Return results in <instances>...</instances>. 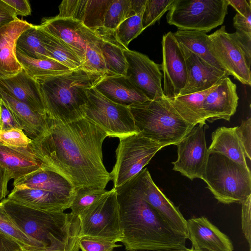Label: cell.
Listing matches in <instances>:
<instances>
[{"instance_id": "cell-25", "label": "cell", "mask_w": 251, "mask_h": 251, "mask_svg": "<svg viewBox=\"0 0 251 251\" xmlns=\"http://www.w3.org/2000/svg\"><path fill=\"white\" fill-rule=\"evenodd\" d=\"M0 164L10 174L13 182L45 168L30 145L13 148L0 145Z\"/></svg>"}, {"instance_id": "cell-40", "label": "cell", "mask_w": 251, "mask_h": 251, "mask_svg": "<svg viewBox=\"0 0 251 251\" xmlns=\"http://www.w3.org/2000/svg\"><path fill=\"white\" fill-rule=\"evenodd\" d=\"M174 0H146L142 18L143 30L158 21L169 11Z\"/></svg>"}, {"instance_id": "cell-53", "label": "cell", "mask_w": 251, "mask_h": 251, "mask_svg": "<svg viewBox=\"0 0 251 251\" xmlns=\"http://www.w3.org/2000/svg\"><path fill=\"white\" fill-rule=\"evenodd\" d=\"M21 251H80L79 246L66 250H49L43 247L28 246L20 248Z\"/></svg>"}, {"instance_id": "cell-16", "label": "cell", "mask_w": 251, "mask_h": 251, "mask_svg": "<svg viewBox=\"0 0 251 251\" xmlns=\"http://www.w3.org/2000/svg\"><path fill=\"white\" fill-rule=\"evenodd\" d=\"M38 26L63 42L77 54L83 63L87 45L100 36L97 32L88 28L81 22L70 18L56 16L45 19Z\"/></svg>"}, {"instance_id": "cell-19", "label": "cell", "mask_w": 251, "mask_h": 251, "mask_svg": "<svg viewBox=\"0 0 251 251\" xmlns=\"http://www.w3.org/2000/svg\"><path fill=\"white\" fill-rule=\"evenodd\" d=\"M239 97L236 85L227 77L206 96L203 108L206 121L210 123L219 119L229 121L236 111Z\"/></svg>"}, {"instance_id": "cell-17", "label": "cell", "mask_w": 251, "mask_h": 251, "mask_svg": "<svg viewBox=\"0 0 251 251\" xmlns=\"http://www.w3.org/2000/svg\"><path fill=\"white\" fill-rule=\"evenodd\" d=\"M186 65L187 79L179 96L208 90L228 77V73L208 64L179 43Z\"/></svg>"}, {"instance_id": "cell-50", "label": "cell", "mask_w": 251, "mask_h": 251, "mask_svg": "<svg viewBox=\"0 0 251 251\" xmlns=\"http://www.w3.org/2000/svg\"><path fill=\"white\" fill-rule=\"evenodd\" d=\"M11 179L10 174L0 164V200L5 199L8 195V184Z\"/></svg>"}, {"instance_id": "cell-45", "label": "cell", "mask_w": 251, "mask_h": 251, "mask_svg": "<svg viewBox=\"0 0 251 251\" xmlns=\"http://www.w3.org/2000/svg\"><path fill=\"white\" fill-rule=\"evenodd\" d=\"M233 20L236 32L251 35V9L243 14L237 13Z\"/></svg>"}, {"instance_id": "cell-32", "label": "cell", "mask_w": 251, "mask_h": 251, "mask_svg": "<svg viewBox=\"0 0 251 251\" xmlns=\"http://www.w3.org/2000/svg\"><path fill=\"white\" fill-rule=\"evenodd\" d=\"M43 45L50 59L56 61L71 70L81 68L83 62L66 44L40 28Z\"/></svg>"}, {"instance_id": "cell-41", "label": "cell", "mask_w": 251, "mask_h": 251, "mask_svg": "<svg viewBox=\"0 0 251 251\" xmlns=\"http://www.w3.org/2000/svg\"><path fill=\"white\" fill-rule=\"evenodd\" d=\"M30 139L18 128L0 130V145L13 148H26L31 143Z\"/></svg>"}, {"instance_id": "cell-49", "label": "cell", "mask_w": 251, "mask_h": 251, "mask_svg": "<svg viewBox=\"0 0 251 251\" xmlns=\"http://www.w3.org/2000/svg\"><path fill=\"white\" fill-rule=\"evenodd\" d=\"M18 19L13 9L3 0H0V28Z\"/></svg>"}, {"instance_id": "cell-55", "label": "cell", "mask_w": 251, "mask_h": 251, "mask_svg": "<svg viewBox=\"0 0 251 251\" xmlns=\"http://www.w3.org/2000/svg\"><path fill=\"white\" fill-rule=\"evenodd\" d=\"M1 105H2V100L0 98V110H1Z\"/></svg>"}, {"instance_id": "cell-28", "label": "cell", "mask_w": 251, "mask_h": 251, "mask_svg": "<svg viewBox=\"0 0 251 251\" xmlns=\"http://www.w3.org/2000/svg\"><path fill=\"white\" fill-rule=\"evenodd\" d=\"M212 142L208 149L210 152L224 155L231 160L249 168L242 143L236 133V126L218 127L211 134Z\"/></svg>"}, {"instance_id": "cell-57", "label": "cell", "mask_w": 251, "mask_h": 251, "mask_svg": "<svg viewBox=\"0 0 251 251\" xmlns=\"http://www.w3.org/2000/svg\"><path fill=\"white\" fill-rule=\"evenodd\" d=\"M19 251H21L20 250Z\"/></svg>"}, {"instance_id": "cell-2", "label": "cell", "mask_w": 251, "mask_h": 251, "mask_svg": "<svg viewBox=\"0 0 251 251\" xmlns=\"http://www.w3.org/2000/svg\"><path fill=\"white\" fill-rule=\"evenodd\" d=\"M114 189L123 234L121 242L126 251L187 249V238L168 225L133 188L129 181Z\"/></svg>"}, {"instance_id": "cell-42", "label": "cell", "mask_w": 251, "mask_h": 251, "mask_svg": "<svg viewBox=\"0 0 251 251\" xmlns=\"http://www.w3.org/2000/svg\"><path fill=\"white\" fill-rule=\"evenodd\" d=\"M78 246L81 251H113L121 246L112 241L88 236H80Z\"/></svg>"}, {"instance_id": "cell-10", "label": "cell", "mask_w": 251, "mask_h": 251, "mask_svg": "<svg viewBox=\"0 0 251 251\" xmlns=\"http://www.w3.org/2000/svg\"><path fill=\"white\" fill-rule=\"evenodd\" d=\"M80 236L121 242L123 237L117 193L112 188L79 215Z\"/></svg>"}, {"instance_id": "cell-33", "label": "cell", "mask_w": 251, "mask_h": 251, "mask_svg": "<svg viewBox=\"0 0 251 251\" xmlns=\"http://www.w3.org/2000/svg\"><path fill=\"white\" fill-rule=\"evenodd\" d=\"M16 54L17 59L22 69L28 75L35 79L58 75L71 70L56 61L30 57L17 49Z\"/></svg>"}, {"instance_id": "cell-54", "label": "cell", "mask_w": 251, "mask_h": 251, "mask_svg": "<svg viewBox=\"0 0 251 251\" xmlns=\"http://www.w3.org/2000/svg\"><path fill=\"white\" fill-rule=\"evenodd\" d=\"M201 251L196 250H195V249H193L192 248H191V249L187 248L185 250H172V251Z\"/></svg>"}, {"instance_id": "cell-3", "label": "cell", "mask_w": 251, "mask_h": 251, "mask_svg": "<svg viewBox=\"0 0 251 251\" xmlns=\"http://www.w3.org/2000/svg\"><path fill=\"white\" fill-rule=\"evenodd\" d=\"M12 220L26 235L50 250H66L78 245L79 218L71 213L39 210L1 201Z\"/></svg>"}, {"instance_id": "cell-4", "label": "cell", "mask_w": 251, "mask_h": 251, "mask_svg": "<svg viewBox=\"0 0 251 251\" xmlns=\"http://www.w3.org/2000/svg\"><path fill=\"white\" fill-rule=\"evenodd\" d=\"M103 76L80 68L39 78L38 83L47 116L62 123L83 117L87 91Z\"/></svg>"}, {"instance_id": "cell-30", "label": "cell", "mask_w": 251, "mask_h": 251, "mask_svg": "<svg viewBox=\"0 0 251 251\" xmlns=\"http://www.w3.org/2000/svg\"><path fill=\"white\" fill-rule=\"evenodd\" d=\"M215 86L202 92L178 96L168 99L186 122L195 126L198 124L205 125L206 118L203 108V101L207 94Z\"/></svg>"}, {"instance_id": "cell-39", "label": "cell", "mask_w": 251, "mask_h": 251, "mask_svg": "<svg viewBox=\"0 0 251 251\" xmlns=\"http://www.w3.org/2000/svg\"><path fill=\"white\" fill-rule=\"evenodd\" d=\"M108 191L105 189L81 187L75 189V194L70 207L71 213L79 215L86 209L100 199Z\"/></svg>"}, {"instance_id": "cell-27", "label": "cell", "mask_w": 251, "mask_h": 251, "mask_svg": "<svg viewBox=\"0 0 251 251\" xmlns=\"http://www.w3.org/2000/svg\"><path fill=\"white\" fill-rule=\"evenodd\" d=\"M0 98L20 128L30 139H34L43 130L46 125V114H41L34 111L0 89Z\"/></svg>"}, {"instance_id": "cell-9", "label": "cell", "mask_w": 251, "mask_h": 251, "mask_svg": "<svg viewBox=\"0 0 251 251\" xmlns=\"http://www.w3.org/2000/svg\"><path fill=\"white\" fill-rule=\"evenodd\" d=\"M83 117L104 130L109 137L119 139L138 133L129 107L116 103L94 87L87 91Z\"/></svg>"}, {"instance_id": "cell-7", "label": "cell", "mask_w": 251, "mask_h": 251, "mask_svg": "<svg viewBox=\"0 0 251 251\" xmlns=\"http://www.w3.org/2000/svg\"><path fill=\"white\" fill-rule=\"evenodd\" d=\"M227 0H174L166 19L178 29L210 32L223 24Z\"/></svg>"}, {"instance_id": "cell-48", "label": "cell", "mask_w": 251, "mask_h": 251, "mask_svg": "<svg viewBox=\"0 0 251 251\" xmlns=\"http://www.w3.org/2000/svg\"><path fill=\"white\" fill-rule=\"evenodd\" d=\"M14 11L16 15L22 16L30 15L31 13L29 2L26 0H3Z\"/></svg>"}, {"instance_id": "cell-56", "label": "cell", "mask_w": 251, "mask_h": 251, "mask_svg": "<svg viewBox=\"0 0 251 251\" xmlns=\"http://www.w3.org/2000/svg\"><path fill=\"white\" fill-rule=\"evenodd\" d=\"M5 77L0 72V78Z\"/></svg>"}, {"instance_id": "cell-22", "label": "cell", "mask_w": 251, "mask_h": 251, "mask_svg": "<svg viewBox=\"0 0 251 251\" xmlns=\"http://www.w3.org/2000/svg\"><path fill=\"white\" fill-rule=\"evenodd\" d=\"M0 89L34 111L46 114L38 83L23 69L14 75L0 78Z\"/></svg>"}, {"instance_id": "cell-13", "label": "cell", "mask_w": 251, "mask_h": 251, "mask_svg": "<svg viewBox=\"0 0 251 251\" xmlns=\"http://www.w3.org/2000/svg\"><path fill=\"white\" fill-rule=\"evenodd\" d=\"M133 188L173 229L188 239L187 220L155 184L147 168L129 180Z\"/></svg>"}, {"instance_id": "cell-1", "label": "cell", "mask_w": 251, "mask_h": 251, "mask_svg": "<svg viewBox=\"0 0 251 251\" xmlns=\"http://www.w3.org/2000/svg\"><path fill=\"white\" fill-rule=\"evenodd\" d=\"M107 136L84 117L62 123L47 116L44 129L30 146L45 169L63 176L75 189H105L111 180L102 152Z\"/></svg>"}, {"instance_id": "cell-34", "label": "cell", "mask_w": 251, "mask_h": 251, "mask_svg": "<svg viewBox=\"0 0 251 251\" xmlns=\"http://www.w3.org/2000/svg\"><path fill=\"white\" fill-rule=\"evenodd\" d=\"M101 38L102 40L101 48L107 76L126 75L127 63L123 51L125 48L114 40Z\"/></svg>"}, {"instance_id": "cell-6", "label": "cell", "mask_w": 251, "mask_h": 251, "mask_svg": "<svg viewBox=\"0 0 251 251\" xmlns=\"http://www.w3.org/2000/svg\"><path fill=\"white\" fill-rule=\"evenodd\" d=\"M203 180L215 198L224 204H241L251 195L250 168L219 153H209Z\"/></svg>"}, {"instance_id": "cell-35", "label": "cell", "mask_w": 251, "mask_h": 251, "mask_svg": "<svg viewBox=\"0 0 251 251\" xmlns=\"http://www.w3.org/2000/svg\"><path fill=\"white\" fill-rule=\"evenodd\" d=\"M16 49L30 57L51 59L42 42L38 25H33L19 36L16 43Z\"/></svg>"}, {"instance_id": "cell-12", "label": "cell", "mask_w": 251, "mask_h": 251, "mask_svg": "<svg viewBox=\"0 0 251 251\" xmlns=\"http://www.w3.org/2000/svg\"><path fill=\"white\" fill-rule=\"evenodd\" d=\"M205 125L198 124L176 146L177 159L173 170L191 180H203L209 152L206 145Z\"/></svg>"}, {"instance_id": "cell-14", "label": "cell", "mask_w": 251, "mask_h": 251, "mask_svg": "<svg viewBox=\"0 0 251 251\" xmlns=\"http://www.w3.org/2000/svg\"><path fill=\"white\" fill-rule=\"evenodd\" d=\"M127 67L126 75L131 82L149 100L165 97L160 65L141 53L124 49Z\"/></svg>"}, {"instance_id": "cell-20", "label": "cell", "mask_w": 251, "mask_h": 251, "mask_svg": "<svg viewBox=\"0 0 251 251\" xmlns=\"http://www.w3.org/2000/svg\"><path fill=\"white\" fill-rule=\"evenodd\" d=\"M112 0H64L59 6V17L76 20L91 30L100 32L106 11Z\"/></svg>"}, {"instance_id": "cell-43", "label": "cell", "mask_w": 251, "mask_h": 251, "mask_svg": "<svg viewBox=\"0 0 251 251\" xmlns=\"http://www.w3.org/2000/svg\"><path fill=\"white\" fill-rule=\"evenodd\" d=\"M236 133L243 147L246 157L251 160V119L243 120L240 126H236Z\"/></svg>"}, {"instance_id": "cell-44", "label": "cell", "mask_w": 251, "mask_h": 251, "mask_svg": "<svg viewBox=\"0 0 251 251\" xmlns=\"http://www.w3.org/2000/svg\"><path fill=\"white\" fill-rule=\"evenodd\" d=\"M241 226L242 232L249 245L250 251L251 248V195L249 196L242 203Z\"/></svg>"}, {"instance_id": "cell-46", "label": "cell", "mask_w": 251, "mask_h": 251, "mask_svg": "<svg viewBox=\"0 0 251 251\" xmlns=\"http://www.w3.org/2000/svg\"><path fill=\"white\" fill-rule=\"evenodd\" d=\"M14 128H21L10 111L4 105L2 101L0 113V130Z\"/></svg>"}, {"instance_id": "cell-29", "label": "cell", "mask_w": 251, "mask_h": 251, "mask_svg": "<svg viewBox=\"0 0 251 251\" xmlns=\"http://www.w3.org/2000/svg\"><path fill=\"white\" fill-rule=\"evenodd\" d=\"M146 0H112L104 18L101 37L114 39L113 33L126 19L143 10Z\"/></svg>"}, {"instance_id": "cell-51", "label": "cell", "mask_w": 251, "mask_h": 251, "mask_svg": "<svg viewBox=\"0 0 251 251\" xmlns=\"http://www.w3.org/2000/svg\"><path fill=\"white\" fill-rule=\"evenodd\" d=\"M227 2L239 14H244L251 9V0H227Z\"/></svg>"}, {"instance_id": "cell-31", "label": "cell", "mask_w": 251, "mask_h": 251, "mask_svg": "<svg viewBox=\"0 0 251 251\" xmlns=\"http://www.w3.org/2000/svg\"><path fill=\"white\" fill-rule=\"evenodd\" d=\"M173 34L178 43L205 62L219 70L226 72L212 53L208 45V35L206 33L177 29Z\"/></svg>"}, {"instance_id": "cell-23", "label": "cell", "mask_w": 251, "mask_h": 251, "mask_svg": "<svg viewBox=\"0 0 251 251\" xmlns=\"http://www.w3.org/2000/svg\"><path fill=\"white\" fill-rule=\"evenodd\" d=\"M33 25L19 19L0 28V72L4 76L14 75L23 69L16 57L19 36Z\"/></svg>"}, {"instance_id": "cell-5", "label": "cell", "mask_w": 251, "mask_h": 251, "mask_svg": "<svg viewBox=\"0 0 251 251\" xmlns=\"http://www.w3.org/2000/svg\"><path fill=\"white\" fill-rule=\"evenodd\" d=\"M128 107L138 133L163 148L176 145L195 126L186 122L165 97Z\"/></svg>"}, {"instance_id": "cell-26", "label": "cell", "mask_w": 251, "mask_h": 251, "mask_svg": "<svg viewBox=\"0 0 251 251\" xmlns=\"http://www.w3.org/2000/svg\"><path fill=\"white\" fill-rule=\"evenodd\" d=\"M13 189L34 188L50 191L74 198L75 189L63 176L55 171L42 169L13 182Z\"/></svg>"}, {"instance_id": "cell-15", "label": "cell", "mask_w": 251, "mask_h": 251, "mask_svg": "<svg viewBox=\"0 0 251 251\" xmlns=\"http://www.w3.org/2000/svg\"><path fill=\"white\" fill-rule=\"evenodd\" d=\"M163 92L165 98L173 99L179 96L187 79V69L182 50L171 31L162 37Z\"/></svg>"}, {"instance_id": "cell-24", "label": "cell", "mask_w": 251, "mask_h": 251, "mask_svg": "<svg viewBox=\"0 0 251 251\" xmlns=\"http://www.w3.org/2000/svg\"><path fill=\"white\" fill-rule=\"evenodd\" d=\"M94 87L111 101L127 107L149 100L126 75L104 76Z\"/></svg>"}, {"instance_id": "cell-11", "label": "cell", "mask_w": 251, "mask_h": 251, "mask_svg": "<svg viewBox=\"0 0 251 251\" xmlns=\"http://www.w3.org/2000/svg\"><path fill=\"white\" fill-rule=\"evenodd\" d=\"M208 45L229 75L243 84L251 85V65L232 33L226 32L225 25L208 35Z\"/></svg>"}, {"instance_id": "cell-21", "label": "cell", "mask_w": 251, "mask_h": 251, "mask_svg": "<svg viewBox=\"0 0 251 251\" xmlns=\"http://www.w3.org/2000/svg\"><path fill=\"white\" fill-rule=\"evenodd\" d=\"M6 199L21 206L53 212L69 209L73 198L50 191L34 188L13 189Z\"/></svg>"}, {"instance_id": "cell-8", "label": "cell", "mask_w": 251, "mask_h": 251, "mask_svg": "<svg viewBox=\"0 0 251 251\" xmlns=\"http://www.w3.org/2000/svg\"><path fill=\"white\" fill-rule=\"evenodd\" d=\"M163 147L139 133L119 138L116 161L110 173L114 189L137 175Z\"/></svg>"}, {"instance_id": "cell-36", "label": "cell", "mask_w": 251, "mask_h": 251, "mask_svg": "<svg viewBox=\"0 0 251 251\" xmlns=\"http://www.w3.org/2000/svg\"><path fill=\"white\" fill-rule=\"evenodd\" d=\"M0 236L18 245L20 248L28 246L42 247L38 242L23 232L6 211L0 202Z\"/></svg>"}, {"instance_id": "cell-37", "label": "cell", "mask_w": 251, "mask_h": 251, "mask_svg": "<svg viewBox=\"0 0 251 251\" xmlns=\"http://www.w3.org/2000/svg\"><path fill=\"white\" fill-rule=\"evenodd\" d=\"M144 9L124 20L113 33L115 41L125 49H128L129 43L143 31L142 18Z\"/></svg>"}, {"instance_id": "cell-52", "label": "cell", "mask_w": 251, "mask_h": 251, "mask_svg": "<svg viewBox=\"0 0 251 251\" xmlns=\"http://www.w3.org/2000/svg\"><path fill=\"white\" fill-rule=\"evenodd\" d=\"M19 246L16 243L0 236V251H19Z\"/></svg>"}, {"instance_id": "cell-47", "label": "cell", "mask_w": 251, "mask_h": 251, "mask_svg": "<svg viewBox=\"0 0 251 251\" xmlns=\"http://www.w3.org/2000/svg\"><path fill=\"white\" fill-rule=\"evenodd\" d=\"M232 34L244 53L248 63L251 65V35L239 32H235Z\"/></svg>"}, {"instance_id": "cell-18", "label": "cell", "mask_w": 251, "mask_h": 251, "mask_svg": "<svg viewBox=\"0 0 251 251\" xmlns=\"http://www.w3.org/2000/svg\"><path fill=\"white\" fill-rule=\"evenodd\" d=\"M188 239L192 248L201 251H233L229 238L206 217L187 221Z\"/></svg>"}, {"instance_id": "cell-38", "label": "cell", "mask_w": 251, "mask_h": 251, "mask_svg": "<svg viewBox=\"0 0 251 251\" xmlns=\"http://www.w3.org/2000/svg\"><path fill=\"white\" fill-rule=\"evenodd\" d=\"M102 40L100 36L88 44L82 68L104 77L107 74L101 48Z\"/></svg>"}]
</instances>
